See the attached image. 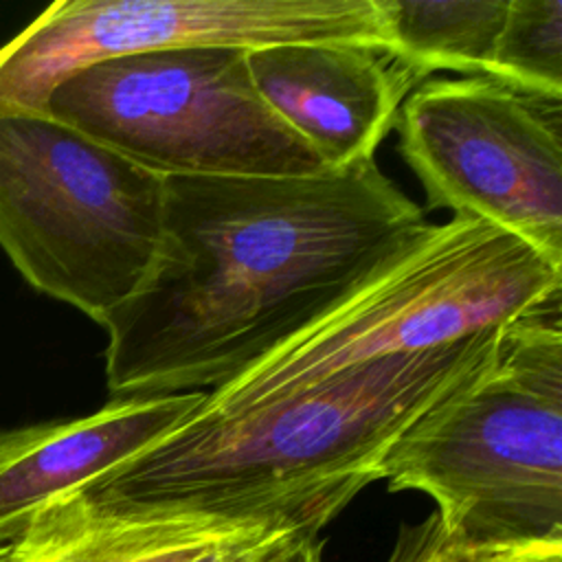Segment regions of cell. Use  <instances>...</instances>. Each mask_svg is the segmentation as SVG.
I'll use <instances>...</instances> for the list:
<instances>
[{
	"instance_id": "13",
	"label": "cell",
	"mask_w": 562,
	"mask_h": 562,
	"mask_svg": "<svg viewBox=\"0 0 562 562\" xmlns=\"http://www.w3.org/2000/svg\"><path fill=\"white\" fill-rule=\"evenodd\" d=\"M487 77L562 99V0H509Z\"/></svg>"
},
{
	"instance_id": "16",
	"label": "cell",
	"mask_w": 562,
	"mask_h": 562,
	"mask_svg": "<svg viewBox=\"0 0 562 562\" xmlns=\"http://www.w3.org/2000/svg\"><path fill=\"white\" fill-rule=\"evenodd\" d=\"M272 562H323V542L318 540V536L305 538L290 547L288 551H283Z\"/></svg>"
},
{
	"instance_id": "3",
	"label": "cell",
	"mask_w": 562,
	"mask_h": 562,
	"mask_svg": "<svg viewBox=\"0 0 562 562\" xmlns=\"http://www.w3.org/2000/svg\"><path fill=\"white\" fill-rule=\"evenodd\" d=\"M382 479L472 542L562 544L560 303L507 323L492 362L395 439Z\"/></svg>"
},
{
	"instance_id": "5",
	"label": "cell",
	"mask_w": 562,
	"mask_h": 562,
	"mask_svg": "<svg viewBox=\"0 0 562 562\" xmlns=\"http://www.w3.org/2000/svg\"><path fill=\"white\" fill-rule=\"evenodd\" d=\"M162 178L46 112L0 114V248L42 294L101 321L143 283Z\"/></svg>"
},
{
	"instance_id": "14",
	"label": "cell",
	"mask_w": 562,
	"mask_h": 562,
	"mask_svg": "<svg viewBox=\"0 0 562 562\" xmlns=\"http://www.w3.org/2000/svg\"><path fill=\"white\" fill-rule=\"evenodd\" d=\"M562 544H481L450 531L432 512L428 518L400 529L386 562H527Z\"/></svg>"
},
{
	"instance_id": "17",
	"label": "cell",
	"mask_w": 562,
	"mask_h": 562,
	"mask_svg": "<svg viewBox=\"0 0 562 562\" xmlns=\"http://www.w3.org/2000/svg\"><path fill=\"white\" fill-rule=\"evenodd\" d=\"M527 562H562V547L558 549H549V551H542L538 555H533L531 560Z\"/></svg>"
},
{
	"instance_id": "15",
	"label": "cell",
	"mask_w": 562,
	"mask_h": 562,
	"mask_svg": "<svg viewBox=\"0 0 562 562\" xmlns=\"http://www.w3.org/2000/svg\"><path fill=\"white\" fill-rule=\"evenodd\" d=\"M321 529L323 527L307 525V522L274 525V527L261 529L257 533H250L241 540L204 551L202 555H198L189 562H272L283 551L294 547L296 542L318 536Z\"/></svg>"
},
{
	"instance_id": "9",
	"label": "cell",
	"mask_w": 562,
	"mask_h": 562,
	"mask_svg": "<svg viewBox=\"0 0 562 562\" xmlns=\"http://www.w3.org/2000/svg\"><path fill=\"white\" fill-rule=\"evenodd\" d=\"M257 94L327 169L375 156L406 94L419 83L393 53L305 42L246 50Z\"/></svg>"
},
{
	"instance_id": "2",
	"label": "cell",
	"mask_w": 562,
	"mask_h": 562,
	"mask_svg": "<svg viewBox=\"0 0 562 562\" xmlns=\"http://www.w3.org/2000/svg\"><path fill=\"white\" fill-rule=\"evenodd\" d=\"M503 327L384 356L228 415L184 419L79 494L145 509L340 514L380 481L395 439L492 362Z\"/></svg>"
},
{
	"instance_id": "11",
	"label": "cell",
	"mask_w": 562,
	"mask_h": 562,
	"mask_svg": "<svg viewBox=\"0 0 562 562\" xmlns=\"http://www.w3.org/2000/svg\"><path fill=\"white\" fill-rule=\"evenodd\" d=\"M336 516L331 509L248 514L116 507L77 492L50 503L2 544L0 562H189L274 525L325 527Z\"/></svg>"
},
{
	"instance_id": "1",
	"label": "cell",
	"mask_w": 562,
	"mask_h": 562,
	"mask_svg": "<svg viewBox=\"0 0 562 562\" xmlns=\"http://www.w3.org/2000/svg\"><path fill=\"white\" fill-rule=\"evenodd\" d=\"M428 224L375 158L314 176L162 178L156 257L101 321L112 400L220 389Z\"/></svg>"
},
{
	"instance_id": "6",
	"label": "cell",
	"mask_w": 562,
	"mask_h": 562,
	"mask_svg": "<svg viewBox=\"0 0 562 562\" xmlns=\"http://www.w3.org/2000/svg\"><path fill=\"white\" fill-rule=\"evenodd\" d=\"M46 114L160 176H314L318 154L257 94L244 48L191 46L97 61Z\"/></svg>"
},
{
	"instance_id": "10",
	"label": "cell",
	"mask_w": 562,
	"mask_h": 562,
	"mask_svg": "<svg viewBox=\"0 0 562 562\" xmlns=\"http://www.w3.org/2000/svg\"><path fill=\"white\" fill-rule=\"evenodd\" d=\"M204 395L112 400L83 417L0 430V547L50 503L81 492L162 439Z\"/></svg>"
},
{
	"instance_id": "8",
	"label": "cell",
	"mask_w": 562,
	"mask_h": 562,
	"mask_svg": "<svg viewBox=\"0 0 562 562\" xmlns=\"http://www.w3.org/2000/svg\"><path fill=\"white\" fill-rule=\"evenodd\" d=\"M338 42L391 53L380 0H59L0 46V114L44 112L97 61L191 46Z\"/></svg>"
},
{
	"instance_id": "4",
	"label": "cell",
	"mask_w": 562,
	"mask_h": 562,
	"mask_svg": "<svg viewBox=\"0 0 562 562\" xmlns=\"http://www.w3.org/2000/svg\"><path fill=\"white\" fill-rule=\"evenodd\" d=\"M562 299V266L472 217L428 224L323 316L215 391L187 417L228 415L393 353L514 323Z\"/></svg>"
},
{
	"instance_id": "7",
	"label": "cell",
	"mask_w": 562,
	"mask_h": 562,
	"mask_svg": "<svg viewBox=\"0 0 562 562\" xmlns=\"http://www.w3.org/2000/svg\"><path fill=\"white\" fill-rule=\"evenodd\" d=\"M393 127L424 211L481 217L562 266V99L485 75L430 79Z\"/></svg>"
},
{
	"instance_id": "12",
	"label": "cell",
	"mask_w": 562,
	"mask_h": 562,
	"mask_svg": "<svg viewBox=\"0 0 562 562\" xmlns=\"http://www.w3.org/2000/svg\"><path fill=\"white\" fill-rule=\"evenodd\" d=\"M391 53L422 77L490 70L509 0H380Z\"/></svg>"
}]
</instances>
